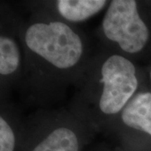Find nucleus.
Wrapping results in <instances>:
<instances>
[{"instance_id": "f257e3e1", "label": "nucleus", "mask_w": 151, "mask_h": 151, "mask_svg": "<svg viewBox=\"0 0 151 151\" xmlns=\"http://www.w3.org/2000/svg\"><path fill=\"white\" fill-rule=\"evenodd\" d=\"M24 40L30 50L60 69L77 64L83 51L81 38L62 22L34 24Z\"/></svg>"}, {"instance_id": "f03ea898", "label": "nucleus", "mask_w": 151, "mask_h": 151, "mask_svg": "<svg viewBox=\"0 0 151 151\" xmlns=\"http://www.w3.org/2000/svg\"><path fill=\"white\" fill-rule=\"evenodd\" d=\"M103 29L108 40L119 44L128 53L140 51L150 37L134 0L112 1L103 20Z\"/></svg>"}, {"instance_id": "7ed1b4c3", "label": "nucleus", "mask_w": 151, "mask_h": 151, "mask_svg": "<svg viewBox=\"0 0 151 151\" xmlns=\"http://www.w3.org/2000/svg\"><path fill=\"white\" fill-rule=\"evenodd\" d=\"M101 73L103 89L99 108L103 113L115 114L124 109L137 90L136 69L130 60L113 55L104 61Z\"/></svg>"}, {"instance_id": "20e7f679", "label": "nucleus", "mask_w": 151, "mask_h": 151, "mask_svg": "<svg viewBox=\"0 0 151 151\" xmlns=\"http://www.w3.org/2000/svg\"><path fill=\"white\" fill-rule=\"evenodd\" d=\"M122 120L128 127L151 136V92L131 98L122 111Z\"/></svg>"}, {"instance_id": "39448f33", "label": "nucleus", "mask_w": 151, "mask_h": 151, "mask_svg": "<svg viewBox=\"0 0 151 151\" xmlns=\"http://www.w3.org/2000/svg\"><path fill=\"white\" fill-rule=\"evenodd\" d=\"M104 0H59L57 9L61 16L71 22L86 20L106 5Z\"/></svg>"}, {"instance_id": "423d86ee", "label": "nucleus", "mask_w": 151, "mask_h": 151, "mask_svg": "<svg viewBox=\"0 0 151 151\" xmlns=\"http://www.w3.org/2000/svg\"><path fill=\"white\" fill-rule=\"evenodd\" d=\"M19 64V53L16 43L9 37L0 38V73L7 76L17 70Z\"/></svg>"}, {"instance_id": "0eeeda50", "label": "nucleus", "mask_w": 151, "mask_h": 151, "mask_svg": "<svg viewBox=\"0 0 151 151\" xmlns=\"http://www.w3.org/2000/svg\"><path fill=\"white\" fill-rule=\"evenodd\" d=\"M16 139L9 124L0 118V151H15Z\"/></svg>"}, {"instance_id": "6e6552de", "label": "nucleus", "mask_w": 151, "mask_h": 151, "mask_svg": "<svg viewBox=\"0 0 151 151\" xmlns=\"http://www.w3.org/2000/svg\"><path fill=\"white\" fill-rule=\"evenodd\" d=\"M150 78H151V71H150Z\"/></svg>"}]
</instances>
